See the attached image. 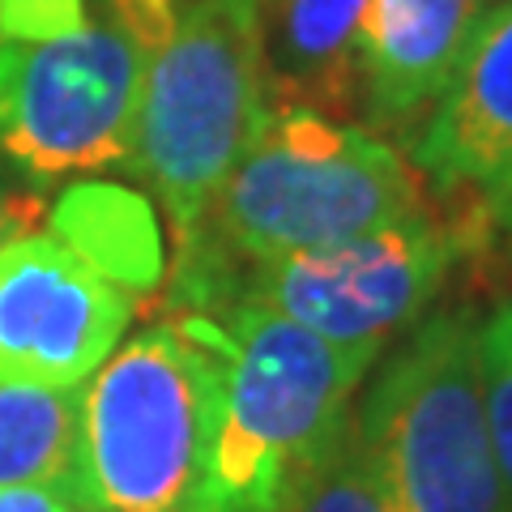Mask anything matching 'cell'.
<instances>
[{"mask_svg":"<svg viewBox=\"0 0 512 512\" xmlns=\"http://www.w3.org/2000/svg\"><path fill=\"white\" fill-rule=\"evenodd\" d=\"M355 427L393 512H512L478 389V316L427 312L372 380Z\"/></svg>","mask_w":512,"mask_h":512,"instance_id":"cell-5","label":"cell"},{"mask_svg":"<svg viewBox=\"0 0 512 512\" xmlns=\"http://www.w3.org/2000/svg\"><path fill=\"white\" fill-rule=\"evenodd\" d=\"M73 512H86V508H73Z\"/></svg>","mask_w":512,"mask_h":512,"instance_id":"cell-20","label":"cell"},{"mask_svg":"<svg viewBox=\"0 0 512 512\" xmlns=\"http://www.w3.org/2000/svg\"><path fill=\"white\" fill-rule=\"evenodd\" d=\"M222 393L218 325L175 312L82 384L73 508L192 512Z\"/></svg>","mask_w":512,"mask_h":512,"instance_id":"cell-3","label":"cell"},{"mask_svg":"<svg viewBox=\"0 0 512 512\" xmlns=\"http://www.w3.org/2000/svg\"><path fill=\"white\" fill-rule=\"evenodd\" d=\"M52 239H60L86 269L111 282L124 299L146 303L163 291V239H158L154 205L133 188L86 180L69 184L56 197Z\"/></svg>","mask_w":512,"mask_h":512,"instance_id":"cell-12","label":"cell"},{"mask_svg":"<svg viewBox=\"0 0 512 512\" xmlns=\"http://www.w3.org/2000/svg\"><path fill=\"white\" fill-rule=\"evenodd\" d=\"M410 158L444 197H474L512 171V0L483 13Z\"/></svg>","mask_w":512,"mask_h":512,"instance_id":"cell-9","label":"cell"},{"mask_svg":"<svg viewBox=\"0 0 512 512\" xmlns=\"http://www.w3.org/2000/svg\"><path fill=\"white\" fill-rule=\"evenodd\" d=\"M487 0H372L363 30V120L419 133L474 39Z\"/></svg>","mask_w":512,"mask_h":512,"instance_id":"cell-10","label":"cell"},{"mask_svg":"<svg viewBox=\"0 0 512 512\" xmlns=\"http://www.w3.org/2000/svg\"><path fill=\"white\" fill-rule=\"evenodd\" d=\"M82 384H13L0 380V487H52L73 500Z\"/></svg>","mask_w":512,"mask_h":512,"instance_id":"cell-13","label":"cell"},{"mask_svg":"<svg viewBox=\"0 0 512 512\" xmlns=\"http://www.w3.org/2000/svg\"><path fill=\"white\" fill-rule=\"evenodd\" d=\"M0 512H73V500L52 487H0Z\"/></svg>","mask_w":512,"mask_h":512,"instance_id":"cell-18","label":"cell"},{"mask_svg":"<svg viewBox=\"0 0 512 512\" xmlns=\"http://www.w3.org/2000/svg\"><path fill=\"white\" fill-rule=\"evenodd\" d=\"M133 325V299L52 235L0 248V380L77 389Z\"/></svg>","mask_w":512,"mask_h":512,"instance_id":"cell-8","label":"cell"},{"mask_svg":"<svg viewBox=\"0 0 512 512\" xmlns=\"http://www.w3.org/2000/svg\"><path fill=\"white\" fill-rule=\"evenodd\" d=\"M146 47L99 9L56 39H0V154L35 184L128 163Z\"/></svg>","mask_w":512,"mask_h":512,"instance_id":"cell-7","label":"cell"},{"mask_svg":"<svg viewBox=\"0 0 512 512\" xmlns=\"http://www.w3.org/2000/svg\"><path fill=\"white\" fill-rule=\"evenodd\" d=\"M86 26V0H0V39H56Z\"/></svg>","mask_w":512,"mask_h":512,"instance_id":"cell-16","label":"cell"},{"mask_svg":"<svg viewBox=\"0 0 512 512\" xmlns=\"http://www.w3.org/2000/svg\"><path fill=\"white\" fill-rule=\"evenodd\" d=\"M39 222H43V197L39 192L0 184V248L13 244V239H22V235H35Z\"/></svg>","mask_w":512,"mask_h":512,"instance_id":"cell-17","label":"cell"},{"mask_svg":"<svg viewBox=\"0 0 512 512\" xmlns=\"http://www.w3.org/2000/svg\"><path fill=\"white\" fill-rule=\"evenodd\" d=\"M419 210L423 184L389 141L320 111L274 107L201 222L175 239L158 308L214 316L239 269L346 244Z\"/></svg>","mask_w":512,"mask_h":512,"instance_id":"cell-1","label":"cell"},{"mask_svg":"<svg viewBox=\"0 0 512 512\" xmlns=\"http://www.w3.org/2000/svg\"><path fill=\"white\" fill-rule=\"evenodd\" d=\"M372 0H256L269 107L363 116V30Z\"/></svg>","mask_w":512,"mask_h":512,"instance_id":"cell-11","label":"cell"},{"mask_svg":"<svg viewBox=\"0 0 512 512\" xmlns=\"http://www.w3.org/2000/svg\"><path fill=\"white\" fill-rule=\"evenodd\" d=\"M269 111L256 0H180L141 69L124 163L163 205L175 239L201 222Z\"/></svg>","mask_w":512,"mask_h":512,"instance_id":"cell-4","label":"cell"},{"mask_svg":"<svg viewBox=\"0 0 512 512\" xmlns=\"http://www.w3.org/2000/svg\"><path fill=\"white\" fill-rule=\"evenodd\" d=\"M210 320L222 342V393L192 512H282L355 423L350 397L376 350L338 346L256 303Z\"/></svg>","mask_w":512,"mask_h":512,"instance_id":"cell-2","label":"cell"},{"mask_svg":"<svg viewBox=\"0 0 512 512\" xmlns=\"http://www.w3.org/2000/svg\"><path fill=\"white\" fill-rule=\"evenodd\" d=\"M491 235L478 197L457 214L427 205L346 244L239 269L214 316L235 303H256L338 346H363L380 355L393 338L419 325L453 269L483 252Z\"/></svg>","mask_w":512,"mask_h":512,"instance_id":"cell-6","label":"cell"},{"mask_svg":"<svg viewBox=\"0 0 512 512\" xmlns=\"http://www.w3.org/2000/svg\"><path fill=\"white\" fill-rule=\"evenodd\" d=\"M478 205H483V218L495 235H508L512 239V171L500 175L495 184H487L483 192H474Z\"/></svg>","mask_w":512,"mask_h":512,"instance_id":"cell-19","label":"cell"},{"mask_svg":"<svg viewBox=\"0 0 512 512\" xmlns=\"http://www.w3.org/2000/svg\"><path fill=\"white\" fill-rule=\"evenodd\" d=\"M478 389L495 461L512 495V295L478 320Z\"/></svg>","mask_w":512,"mask_h":512,"instance_id":"cell-15","label":"cell"},{"mask_svg":"<svg viewBox=\"0 0 512 512\" xmlns=\"http://www.w3.org/2000/svg\"><path fill=\"white\" fill-rule=\"evenodd\" d=\"M282 512H393L389 487H384L355 423L303 474V483L291 491Z\"/></svg>","mask_w":512,"mask_h":512,"instance_id":"cell-14","label":"cell"}]
</instances>
